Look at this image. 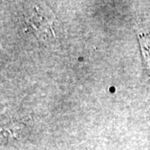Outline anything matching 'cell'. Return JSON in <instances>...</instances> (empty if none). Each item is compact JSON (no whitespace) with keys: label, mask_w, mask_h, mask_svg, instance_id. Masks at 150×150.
<instances>
[{"label":"cell","mask_w":150,"mask_h":150,"mask_svg":"<svg viewBox=\"0 0 150 150\" xmlns=\"http://www.w3.org/2000/svg\"><path fill=\"white\" fill-rule=\"evenodd\" d=\"M140 39H141V45L144 56L146 67L149 71L150 74V38H147V36L144 34L143 36H140Z\"/></svg>","instance_id":"6da1fadb"}]
</instances>
